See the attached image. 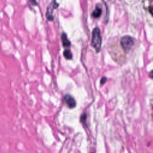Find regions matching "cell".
Returning a JSON list of instances; mask_svg holds the SVG:
<instances>
[{"label": "cell", "instance_id": "cell-1", "mask_svg": "<svg viewBox=\"0 0 153 153\" xmlns=\"http://www.w3.org/2000/svg\"><path fill=\"white\" fill-rule=\"evenodd\" d=\"M91 44L97 53L100 51L102 45V37L100 35V30L97 27H96L93 30Z\"/></svg>", "mask_w": 153, "mask_h": 153}, {"label": "cell", "instance_id": "cell-2", "mask_svg": "<svg viewBox=\"0 0 153 153\" xmlns=\"http://www.w3.org/2000/svg\"><path fill=\"white\" fill-rule=\"evenodd\" d=\"M133 39L132 38V37L128 35H126L122 37L120 40V44L123 49L126 52H128L131 49L133 45Z\"/></svg>", "mask_w": 153, "mask_h": 153}, {"label": "cell", "instance_id": "cell-3", "mask_svg": "<svg viewBox=\"0 0 153 153\" xmlns=\"http://www.w3.org/2000/svg\"><path fill=\"white\" fill-rule=\"evenodd\" d=\"M59 6V4L56 2V0H52L51 2L49 5V6L47 8V13H46V17L47 19L50 21H52L53 20V11L54 9H56Z\"/></svg>", "mask_w": 153, "mask_h": 153}, {"label": "cell", "instance_id": "cell-4", "mask_svg": "<svg viewBox=\"0 0 153 153\" xmlns=\"http://www.w3.org/2000/svg\"><path fill=\"white\" fill-rule=\"evenodd\" d=\"M63 100L69 109L74 108L76 105V103L75 99L69 94H67L64 96Z\"/></svg>", "mask_w": 153, "mask_h": 153}, {"label": "cell", "instance_id": "cell-5", "mask_svg": "<svg viewBox=\"0 0 153 153\" xmlns=\"http://www.w3.org/2000/svg\"><path fill=\"white\" fill-rule=\"evenodd\" d=\"M62 44H63V47H68L71 45V42L68 39L67 35L65 32L62 33Z\"/></svg>", "mask_w": 153, "mask_h": 153}, {"label": "cell", "instance_id": "cell-6", "mask_svg": "<svg viewBox=\"0 0 153 153\" xmlns=\"http://www.w3.org/2000/svg\"><path fill=\"white\" fill-rule=\"evenodd\" d=\"M102 14V9L99 7H96L92 13V16L94 18H98Z\"/></svg>", "mask_w": 153, "mask_h": 153}, {"label": "cell", "instance_id": "cell-7", "mask_svg": "<svg viewBox=\"0 0 153 153\" xmlns=\"http://www.w3.org/2000/svg\"><path fill=\"white\" fill-rule=\"evenodd\" d=\"M63 56L65 57V59H68V60H70L72 59V53L71 52V51L68 49H66L64 51H63Z\"/></svg>", "mask_w": 153, "mask_h": 153}, {"label": "cell", "instance_id": "cell-8", "mask_svg": "<svg viewBox=\"0 0 153 153\" xmlns=\"http://www.w3.org/2000/svg\"><path fill=\"white\" fill-rule=\"evenodd\" d=\"M86 119H87V114L85 113H82L81 115V117H80V121L85 124V121H86Z\"/></svg>", "mask_w": 153, "mask_h": 153}, {"label": "cell", "instance_id": "cell-9", "mask_svg": "<svg viewBox=\"0 0 153 153\" xmlns=\"http://www.w3.org/2000/svg\"><path fill=\"white\" fill-rule=\"evenodd\" d=\"M106 81V77H102L101 80H100V84L103 85Z\"/></svg>", "mask_w": 153, "mask_h": 153}, {"label": "cell", "instance_id": "cell-10", "mask_svg": "<svg viewBox=\"0 0 153 153\" xmlns=\"http://www.w3.org/2000/svg\"><path fill=\"white\" fill-rule=\"evenodd\" d=\"M29 1L30 2V4H32L33 5H37V2H36V0H29Z\"/></svg>", "mask_w": 153, "mask_h": 153}]
</instances>
